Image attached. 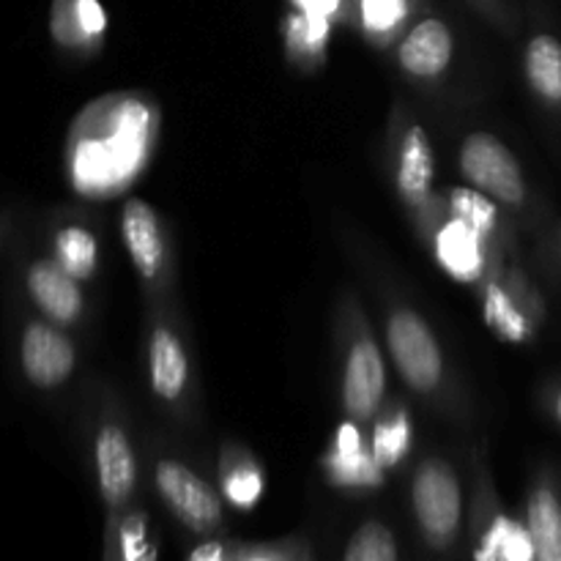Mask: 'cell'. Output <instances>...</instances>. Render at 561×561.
<instances>
[{"mask_svg": "<svg viewBox=\"0 0 561 561\" xmlns=\"http://www.w3.org/2000/svg\"><path fill=\"white\" fill-rule=\"evenodd\" d=\"M157 137V113L146 99L96 102L69 137L66 168L77 195H121L146 170Z\"/></svg>", "mask_w": 561, "mask_h": 561, "instance_id": "cell-1", "label": "cell"}, {"mask_svg": "<svg viewBox=\"0 0 561 561\" xmlns=\"http://www.w3.org/2000/svg\"><path fill=\"white\" fill-rule=\"evenodd\" d=\"M411 502L427 546L447 551L463 518V493L455 471L444 460H425L411 485Z\"/></svg>", "mask_w": 561, "mask_h": 561, "instance_id": "cell-2", "label": "cell"}, {"mask_svg": "<svg viewBox=\"0 0 561 561\" xmlns=\"http://www.w3.org/2000/svg\"><path fill=\"white\" fill-rule=\"evenodd\" d=\"M387 345L394 367L416 392H433L442 383L444 356L436 334L414 310L392 312L387 323Z\"/></svg>", "mask_w": 561, "mask_h": 561, "instance_id": "cell-3", "label": "cell"}, {"mask_svg": "<svg viewBox=\"0 0 561 561\" xmlns=\"http://www.w3.org/2000/svg\"><path fill=\"white\" fill-rule=\"evenodd\" d=\"M460 170L474 190L504 206H524L526 179L515 153L499 137L474 131L460 146Z\"/></svg>", "mask_w": 561, "mask_h": 561, "instance_id": "cell-4", "label": "cell"}, {"mask_svg": "<svg viewBox=\"0 0 561 561\" xmlns=\"http://www.w3.org/2000/svg\"><path fill=\"white\" fill-rule=\"evenodd\" d=\"M153 480L164 507L190 531L208 535L222 524V499L190 466L181 460H159Z\"/></svg>", "mask_w": 561, "mask_h": 561, "instance_id": "cell-5", "label": "cell"}, {"mask_svg": "<svg viewBox=\"0 0 561 561\" xmlns=\"http://www.w3.org/2000/svg\"><path fill=\"white\" fill-rule=\"evenodd\" d=\"M387 394V365L381 348L370 337L351 345L343 373V405L351 420L370 422Z\"/></svg>", "mask_w": 561, "mask_h": 561, "instance_id": "cell-6", "label": "cell"}, {"mask_svg": "<svg viewBox=\"0 0 561 561\" xmlns=\"http://www.w3.org/2000/svg\"><path fill=\"white\" fill-rule=\"evenodd\" d=\"M323 469H327V477L334 485L348 488V491L381 488L383 474H387L376 460V455H373L370 444H365V438H362L356 420L343 422L337 427L332 447H329L327 458H323Z\"/></svg>", "mask_w": 561, "mask_h": 561, "instance_id": "cell-7", "label": "cell"}, {"mask_svg": "<svg viewBox=\"0 0 561 561\" xmlns=\"http://www.w3.org/2000/svg\"><path fill=\"white\" fill-rule=\"evenodd\" d=\"M455 55L453 27L442 16H422L400 36L398 60L403 71L420 80H433L449 69Z\"/></svg>", "mask_w": 561, "mask_h": 561, "instance_id": "cell-8", "label": "cell"}, {"mask_svg": "<svg viewBox=\"0 0 561 561\" xmlns=\"http://www.w3.org/2000/svg\"><path fill=\"white\" fill-rule=\"evenodd\" d=\"M93 458H96V480L104 504L110 510H121L137 485L135 447L118 425H104L96 436Z\"/></svg>", "mask_w": 561, "mask_h": 561, "instance_id": "cell-9", "label": "cell"}, {"mask_svg": "<svg viewBox=\"0 0 561 561\" xmlns=\"http://www.w3.org/2000/svg\"><path fill=\"white\" fill-rule=\"evenodd\" d=\"M22 370L36 387L53 389L75 370V345L49 323H31L22 334Z\"/></svg>", "mask_w": 561, "mask_h": 561, "instance_id": "cell-10", "label": "cell"}, {"mask_svg": "<svg viewBox=\"0 0 561 561\" xmlns=\"http://www.w3.org/2000/svg\"><path fill=\"white\" fill-rule=\"evenodd\" d=\"M542 307L535 299H526L524 290H513L504 279H491L482 296V316L485 323L507 343H529L535 337L537 316Z\"/></svg>", "mask_w": 561, "mask_h": 561, "instance_id": "cell-11", "label": "cell"}, {"mask_svg": "<svg viewBox=\"0 0 561 561\" xmlns=\"http://www.w3.org/2000/svg\"><path fill=\"white\" fill-rule=\"evenodd\" d=\"M488 239L482 233H477L474 228H469L460 219H447V222L438 228L436 241H433V252H436V261L455 283H480L482 274L488 266Z\"/></svg>", "mask_w": 561, "mask_h": 561, "instance_id": "cell-12", "label": "cell"}, {"mask_svg": "<svg viewBox=\"0 0 561 561\" xmlns=\"http://www.w3.org/2000/svg\"><path fill=\"white\" fill-rule=\"evenodd\" d=\"M121 239L131 263L146 279H157L164 266V239L159 217L146 201L131 197L121 214Z\"/></svg>", "mask_w": 561, "mask_h": 561, "instance_id": "cell-13", "label": "cell"}, {"mask_svg": "<svg viewBox=\"0 0 561 561\" xmlns=\"http://www.w3.org/2000/svg\"><path fill=\"white\" fill-rule=\"evenodd\" d=\"M27 290H31L33 301L44 310V316L53 318L55 323H75L80 318V285L55 261L33 263L31 272H27Z\"/></svg>", "mask_w": 561, "mask_h": 561, "instance_id": "cell-14", "label": "cell"}, {"mask_svg": "<svg viewBox=\"0 0 561 561\" xmlns=\"http://www.w3.org/2000/svg\"><path fill=\"white\" fill-rule=\"evenodd\" d=\"M148 381L153 394L164 403H175L190 381V359L179 334L168 327H157L148 343Z\"/></svg>", "mask_w": 561, "mask_h": 561, "instance_id": "cell-15", "label": "cell"}, {"mask_svg": "<svg viewBox=\"0 0 561 561\" xmlns=\"http://www.w3.org/2000/svg\"><path fill=\"white\" fill-rule=\"evenodd\" d=\"M526 526L537 561H561V491L557 480L540 477L526 499Z\"/></svg>", "mask_w": 561, "mask_h": 561, "instance_id": "cell-16", "label": "cell"}, {"mask_svg": "<svg viewBox=\"0 0 561 561\" xmlns=\"http://www.w3.org/2000/svg\"><path fill=\"white\" fill-rule=\"evenodd\" d=\"M474 561H537L529 526L507 513H493L480 526L474 540Z\"/></svg>", "mask_w": 561, "mask_h": 561, "instance_id": "cell-17", "label": "cell"}, {"mask_svg": "<svg viewBox=\"0 0 561 561\" xmlns=\"http://www.w3.org/2000/svg\"><path fill=\"white\" fill-rule=\"evenodd\" d=\"M436 179V157L427 131L420 124H411L400 142L398 157V190L409 203H422Z\"/></svg>", "mask_w": 561, "mask_h": 561, "instance_id": "cell-18", "label": "cell"}, {"mask_svg": "<svg viewBox=\"0 0 561 561\" xmlns=\"http://www.w3.org/2000/svg\"><path fill=\"white\" fill-rule=\"evenodd\" d=\"M49 27L64 47H85L107 33V11L99 0H53Z\"/></svg>", "mask_w": 561, "mask_h": 561, "instance_id": "cell-19", "label": "cell"}, {"mask_svg": "<svg viewBox=\"0 0 561 561\" xmlns=\"http://www.w3.org/2000/svg\"><path fill=\"white\" fill-rule=\"evenodd\" d=\"M524 71L537 99L548 107H561V38L557 33H531L526 42Z\"/></svg>", "mask_w": 561, "mask_h": 561, "instance_id": "cell-20", "label": "cell"}, {"mask_svg": "<svg viewBox=\"0 0 561 561\" xmlns=\"http://www.w3.org/2000/svg\"><path fill=\"white\" fill-rule=\"evenodd\" d=\"M356 22L373 42H392L409 25L416 11V0H348Z\"/></svg>", "mask_w": 561, "mask_h": 561, "instance_id": "cell-21", "label": "cell"}, {"mask_svg": "<svg viewBox=\"0 0 561 561\" xmlns=\"http://www.w3.org/2000/svg\"><path fill=\"white\" fill-rule=\"evenodd\" d=\"M104 561H159V548L146 513H129L110 526Z\"/></svg>", "mask_w": 561, "mask_h": 561, "instance_id": "cell-22", "label": "cell"}, {"mask_svg": "<svg viewBox=\"0 0 561 561\" xmlns=\"http://www.w3.org/2000/svg\"><path fill=\"white\" fill-rule=\"evenodd\" d=\"M55 263L80 283L91 279L99 266V241L82 225H69L55 236Z\"/></svg>", "mask_w": 561, "mask_h": 561, "instance_id": "cell-23", "label": "cell"}, {"mask_svg": "<svg viewBox=\"0 0 561 561\" xmlns=\"http://www.w3.org/2000/svg\"><path fill=\"white\" fill-rule=\"evenodd\" d=\"M411 447H414V427H411L409 414H405L403 409L389 411L387 416H381V420L376 422L370 449L383 471L403 463V460L409 458Z\"/></svg>", "mask_w": 561, "mask_h": 561, "instance_id": "cell-24", "label": "cell"}, {"mask_svg": "<svg viewBox=\"0 0 561 561\" xmlns=\"http://www.w3.org/2000/svg\"><path fill=\"white\" fill-rule=\"evenodd\" d=\"M332 20L290 9L283 25L285 47H288L290 55H296L301 60L323 58V53L329 49V38H332Z\"/></svg>", "mask_w": 561, "mask_h": 561, "instance_id": "cell-25", "label": "cell"}, {"mask_svg": "<svg viewBox=\"0 0 561 561\" xmlns=\"http://www.w3.org/2000/svg\"><path fill=\"white\" fill-rule=\"evenodd\" d=\"M263 491H266V480H263L261 466L252 458L241 455L233 463H225L222 469V496L230 507L236 510H252L261 502Z\"/></svg>", "mask_w": 561, "mask_h": 561, "instance_id": "cell-26", "label": "cell"}, {"mask_svg": "<svg viewBox=\"0 0 561 561\" xmlns=\"http://www.w3.org/2000/svg\"><path fill=\"white\" fill-rule=\"evenodd\" d=\"M449 214L469 225V228H474L485 239H491L499 230L496 201L485 195V192L474 190V186H455V190H449Z\"/></svg>", "mask_w": 561, "mask_h": 561, "instance_id": "cell-27", "label": "cell"}, {"mask_svg": "<svg viewBox=\"0 0 561 561\" xmlns=\"http://www.w3.org/2000/svg\"><path fill=\"white\" fill-rule=\"evenodd\" d=\"M343 561H400L398 542L381 520H367L348 540Z\"/></svg>", "mask_w": 561, "mask_h": 561, "instance_id": "cell-28", "label": "cell"}, {"mask_svg": "<svg viewBox=\"0 0 561 561\" xmlns=\"http://www.w3.org/2000/svg\"><path fill=\"white\" fill-rule=\"evenodd\" d=\"M233 561H310L307 553L290 551L283 546H268V548H236Z\"/></svg>", "mask_w": 561, "mask_h": 561, "instance_id": "cell-29", "label": "cell"}, {"mask_svg": "<svg viewBox=\"0 0 561 561\" xmlns=\"http://www.w3.org/2000/svg\"><path fill=\"white\" fill-rule=\"evenodd\" d=\"M290 9L305 11V14L323 16V20H340L348 14V0H288Z\"/></svg>", "mask_w": 561, "mask_h": 561, "instance_id": "cell-30", "label": "cell"}, {"mask_svg": "<svg viewBox=\"0 0 561 561\" xmlns=\"http://www.w3.org/2000/svg\"><path fill=\"white\" fill-rule=\"evenodd\" d=\"M190 561H233V551L225 542H203L192 551Z\"/></svg>", "mask_w": 561, "mask_h": 561, "instance_id": "cell-31", "label": "cell"}, {"mask_svg": "<svg viewBox=\"0 0 561 561\" xmlns=\"http://www.w3.org/2000/svg\"><path fill=\"white\" fill-rule=\"evenodd\" d=\"M551 414H553V420H557L559 427H561V387H557L551 392Z\"/></svg>", "mask_w": 561, "mask_h": 561, "instance_id": "cell-32", "label": "cell"}, {"mask_svg": "<svg viewBox=\"0 0 561 561\" xmlns=\"http://www.w3.org/2000/svg\"><path fill=\"white\" fill-rule=\"evenodd\" d=\"M477 3H485V5H491V9H499V5H502L504 0H477Z\"/></svg>", "mask_w": 561, "mask_h": 561, "instance_id": "cell-33", "label": "cell"}]
</instances>
